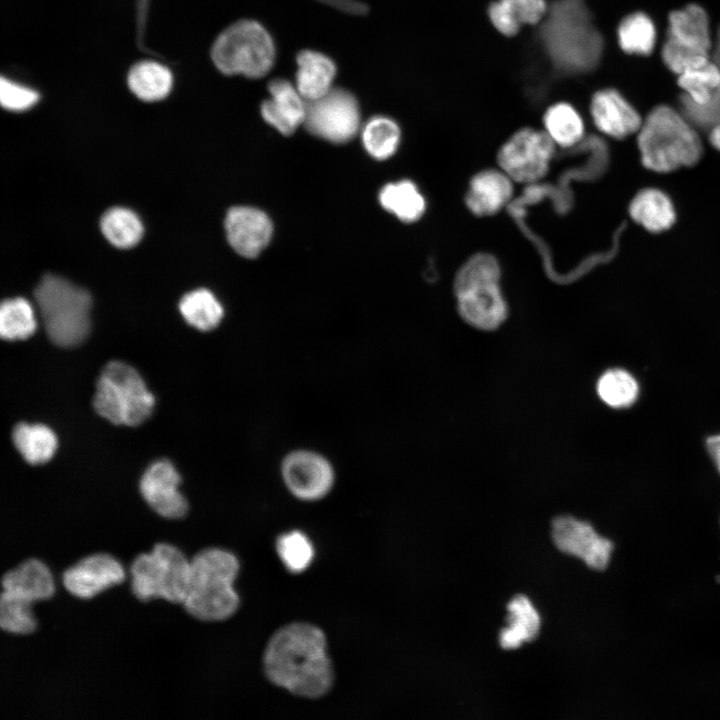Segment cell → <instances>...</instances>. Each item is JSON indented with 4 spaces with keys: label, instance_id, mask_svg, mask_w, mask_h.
Returning <instances> with one entry per match:
<instances>
[{
    "label": "cell",
    "instance_id": "40",
    "mask_svg": "<svg viewBox=\"0 0 720 720\" xmlns=\"http://www.w3.org/2000/svg\"><path fill=\"white\" fill-rule=\"evenodd\" d=\"M682 103L686 115L696 124L712 128L720 122V84L704 105H695L685 98H682Z\"/></svg>",
    "mask_w": 720,
    "mask_h": 720
},
{
    "label": "cell",
    "instance_id": "30",
    "mask_svg": "<svg viewBox=\"0 0 720 720\" xmlns=\"http://www.w3.org/2000/svg\"><path fill=\"white\" fill-rule=\"evenodd\" d=\"M545 132L555 144L569 147L583 137L584 123L578 111L569 103L551 105L543 117Z\"/></svg>",
    "mask_w": 720,
    "mask_h": 720
},
{
    "label": "cell",
    "instance_id": "17",
    "mask_svg": "<svg viewBox=\"0 0 720 720\" xmlns=\"http://www.w3.org/2000/svg\"><path fill=\"white\" fill-rule=\"evenodd\" d=\"M269 99L261 104L263 119L283 135H291L304 124L307 101L295 85L283 78H275L268 84Z\"/></svg>",
    "mask_w": 720,
    "mask_h": 720
},
{
    "label": "cell",
    "instance_id": "15",
    "mask_svg": "<svg viewBox=\"0 0 720 720\" xmlns=\"http://www.w3.org/2000/svg\"><path fill=\"white\" fill-rule=\"evenodd\" d=\"M181 478L173 466L166 460L152 463L143 473L139 489L149 507L165 519H181L186 516L189 505L178 486Z\"/></svg>",
    "mask_w": 720,
    "mask_h": 720
},
{
    "label": "cell",
    "instance_id": "35",
    "mask_svg": "<svg viewBox=\"0 0 720 720\" xmlns=\"http://www.w3.org/2000/svg\"><path fill=\"white\" fill-rule=\"evenodd\" d=\"M655 38L653 22L640 12L625 17L618 27L619 45L629 54H650L654 48Z\"/></svg>",
    "mask_w": 720,
    "mask_h": 720
},
{
    "label": "cell",
    "instance_id": "20",
    "mask_svg": "<svg viewBox=\"0 0 720 720\" xmlns=\"http://www.w3.org/2000/svg\"><path fill=\"white\" fill-rule=\"evenodd\" d=\"M513 180L502 170L487 169L475 174L465 195L467 208L476 216L499 212L513 194Z\"/></svg>",
    "mask_w": 720,
    "mask_h": 720
},
{
    "label": "cell",
    "instance_id": "36",
    "mask_svg": "<svg viewBox=\"0 0 720 720\" xmlns=\"http://www.w3.org/2000/svg\"><path fill=\"white\" fill-rule=\"evenodd\" d=\"M678 83L685 91L683 98L695 105H704L720 84V68L709 60L679 74Z\"/></svg>",
    "mask_w": 720,
    "mask_h": 720
},
{
    "label": "cell",
    "instance_id": "38",
    "mask_svg": "<svg viewBox=\"0 0 720 720\" xmlns=\"http://www.w3.org/2000/svg\"><path fill=\"white\" fill-rule=\"evenodd\" d=\"M33 603L1 591L0 628L2 631L26 636L37 629V620L33 613Z\"/></svg>",
    "mask_w": 720,
    "mask_h": 720
},
{
    "label": "cell",
    "instance_id": "5",
    "mask_svg": "<svg viewBox=\"0 0 720 720\" xmlns=\"http://www.w3.org/2000/svg\"><path fill=\"white\" fill-rule=\"evenodd\" d=\"M638 145L643 164L657 172L690 166L697 162L702 153L695 130L668 106L656 107L642 122Z\"/></svg>",
    "mask_w": 720,
    "mask_h": 720
},
{
    "label": "cell",
    "instance_id": "8",
    "mask_svg": "<svg viewBox=\"0 0 720 720\" xmlns=\"http://www.w3.org/2000/svg\"><path fill=\"white\" fill-rule=\"evenodd\" d=\"M276 57L274 40L256 20L243 19L227 27L215 40L211 58L226 75L257 79L272 69Z\"/></svg>",
    "mask_w": 720,
    "mask_h": 720
},
{
    "label": "cell",
    "instance_id": "21",
    "mask_svg": "<svg viewBox=\"0 0 720 720\" xmlns=\"http://www.w3.org/2000/svg\"><path fill=\"white\" fill-rule=\"evenodd\" d=\"M666 43L688 51L709 54L711 38L704 9L693 4L672 12Z\"/></svg>",
    "mask_w": 720,
    "mask_h": 720
},
{
    "label": "cell",
    "instance_id": "6",
    "mask_svg": "<svg viewBox=\"0 0 720 720\" xmlns=\"http://www.w3.org/2000/svg\"><path fill=\"white\" fill-rule=\"evenodd\" d=\"M49 339L57 346L80 345L90 331L91 296L68 280L46 275L34 291Z\"/></svg>",
    "mask_w": 720,
    "mask_h": 720
},
{
    "label": "cell",
    "instance_id": "3",
    "mask_svg": "<svg viewBox=\"0 0 720 720\" xmlns=\"http://www.w3.org/2000/svg\"><path fill=\"white\" fill-rule=\"evenodd\" d=\"M239 560L231 551L207 547L190 559V581L183 602L185 611L202 622H221L239 609L240 597L234 588Z\"/></svg>",
    "mask_w": 720,
    "mask_h": 720
},
{
    "label": "cell",
    "instance_id": "33",
    "mask_svg": "<svg viewBox=\"0 0 720 720\" xmlns=\"http://www.w3.org/2000/svg\"><path fill=\"white\" fill-rule=\"evenodd\" d=\"M401 138L398 124L386 116L371 118L362 129L366 151L375 159L385 160L397 150Z\"/></svg>",
    "mask_w": 720,
    "mask_h": 720
},
{
    "label": "cell",
    "instance_id": "9",
    "mask_svg": "<svg viewBox=\"0 0 720 720\" xmlns=\"http://www.w3.org/2000/svg\"><path fill=\"white\" fill-rule=\"evenodd\" d=\"M155 399L139 373L121 361L102 369L93 398L95 411L115 425L137 426L152 413Z\"/></svg>",
    "mask_w": 720,
    "mask_h": 720
},
{
    "label": "cell",
    "instance_id": "4",
    "mask_svg": "<svg viewBox=\"0 0 720 720\" xmlns=\"http://www.w3.org/2000/svg\"><path fill=\"white\" fill-rule=\"evenodd\" d=\"M500 277V265L488 253L471 256L457 271L453 285L457 310L471 327L494 331L507 319L508 306Z\"/></svg>",
    "mask_w": 720,
    "mask_h": 720
},
{
    "label": "cell",
    "instance_id": "25",
    "mask_svg": "<svg viewBox=\"0 0 720 720\" xmlns=\"http://www.w3.org/2000/svg\"><path fill=\"white\" fill-rule=\"evenodd\" d=\"M631 217L651 232L668 229L675 220V211L669 197L657 189L639 192L630 205Z\"/></svg>",
    "mask_w": 720,
    "mask_h": 720
},
{
    "label": "cell",
    "instance_id": "32",
    "mask_svg": "<svg viewBox=\"0 0 720 720\" xmlns=\"http://www.w3.org/2000/svg\"><path fill=\"white\" fill-rule=\"evenodd\" d=\"M100 226L106 239L118 248L133 247L143 235L139 217L123 207L107 210L101 218Z\"/></svg>",
    "mask_w": 720,
    "mask_h": 720
},
{
    "label": "cell",
    "instance_id": "39",
    "mask_svg": "<svg viewBox=\"0 0 720 720\" xmlns=\"http://www.w3.org/2000/svg\"><path fill=\"white\" fill-rule=\"evenodd\" d=\"M38 99L39 95L34 90L6 78H1L0 100L4 108L12 111H23L33 106Z\"/></svg>",
    "mask_w": 720,
    "mask_h": 720
},
{
    "label": "cell",
    "instance_id": "22",
    "mask_svg": "<svg viewBox=\"0 0 720 720\" xmlns=\"http://www.w3.org/2000/svg\"><path fill=\"white\" fill-rule=\"evenodd\" d=\"M296 61L295 86L307 102L324 96L333 88L337 68L329 56L315 50H302Z\"/></svg>",
    "mask_w": 720,
    "mask_h": 720
},
{
    "label": "cell",
    "instance_id": "28",
    "mask_svg": "<svg viewBox=\"0 0 720 720\" xmlns=\"http://www.w3.org/2000/svg\"><path fill=\"white\" fill-rule=\"evenodd\" d=\"M131 91L145 101L164 98L172 86L170 70L156 62L144 61L132 67L128 75Z\"/></svg>",
    "mask_w": 720,
    "mask_h": 720
},
{
    "label": "cell",
    "instance_id": "13",
    "mask_svg": "<svg viewBox=\"0 0 720 720\" xmlns=\"http://www.w3.org/2000/svg\"><path fill=\"white\" fill-rule=\"evenodd\" d=\"M551 535L556 547L582 559L595 570H604L614 548L612 541L598 535L593 526L570 515H559L551 521Z\"/></svg>",
    "mask_w": 720,
    "mask_h": 720
},
{
    "label": "cell",
    "instance_id": "19",
    "mask_svg": "<svg viewBox=\"0 0 720 720\" xmlns=\"http://www.w3.org/2000/svg\"><path fill=\"white\" fill-rule=\"evenodd\" d=\"M591 115L596 127L614 138L629 136L642 124L637 111L614 89H603L593 95Z\"/></svg>",
    "mask_w": 720,
    "mask_h": 720
},
{
    "label": "cell",
    "instance_id": "27",
    "mask_svg": "<svg viewBox=\"0 0 720 720\" xmlns=\"http://www.w3.org/2000/svg\"><path fill=\"white\" fill-rule=\"evenodd\" d=\"M379 201L385 210L405 223L417 221L426 208L423 195L409 180L385 185L379 193Z\"/></svg>",
    "mask_w": 720,
    "mask_h": 720
},
{
    "label": "cell",
    "instance_id": "12",
    "mask_svg": "<svg viewBox=\"0 0 720 720\" xmlns=\"http://www.w3.org/2000/svg\"><path fill=\"white\" fill-rule=\"evenodd\" d=\"M280 476L287 491L304 502L325 498L336 482L333 463L322 453L308 448H296L284 455Z\"/></svg>",
    "mask_w": 720,
    "mask_h": 720
},
{
    "label": "cell",
    "instance_id": "42",
    "mask_svg": "<svg viewBox=\"0 0 720 720\" xmlns=\"http://www.w3.org/2000/svg\"><path fill=\"white\" fill-rule=\"evenodd\" d=\"M706 447L720 473V434L708 437Z\"/></svg>",
    "mask_w": 720,
    "mask_h": 720
},
{
    "label": "cell",
    "instance_id": "11",
    "mask_svg": "<svg viewBox=\"0 0 720 720\" xmlns=\"http://www.w3.org/2000/svg\"><path fill=\"white\" fill-rule=\"evenodd\" d=\"M555 145L545 131L523 128L501 146L497 161L513 181L532 183L546 175Z\"/></svg>",
    "mask_w": 720,
    "mask_h": 720
},
{
    "label": "cell",
    "instance_id": "24",
    "mask_svg": "<svg viewBox=\"0 0 720 720\" xmlns=\"http://www.w3.org/2000/svg\"><path fill=\"white\" fill-rule=\"evenodd\" d=\"M508 627L501 630L499 643L503 649H514L534 640L540 631V616L523 594L514 596L507 605Z\"/></svg>",
    "mask_w": 720,
    "mask_h": 720
},
{
    "label": "cell",
    "instance_id": "10",
    "mask_svg": "<svg viewBox=\"0 0 720 720\" xmlns=\"http://www.w3.org/2000/svg\"><path fill=\"white\" fill-rule=\"evenodd\" d=\"M304 125L326 141L348 142L360 129L358 101L348 90L333 87L324 96L307 102Z\"/></svg>",
    "mask_w": 720,
    "mask_h": 720
},
{
    "label": "cell",
    "instance_id": "31",
    "mask_svg": "<svg viewBox=\"0 0 720 720\" xmlns=\"http://www.w3.org/2000/svg\"><path fill=\"white\" fill-rule=\"evenodd\" d=\"M600 400L615 409L630 407L637 400L639 385L635 377L621 368H611L600 375L596 383Z\"/></svg>",
    "mask_w": 720,
    "mask_h": 720
},
{
    "label": "cell",
    "instance_id": "7",
    "mask_svg": "<svg viewBox=\"0 0 720 720\" xmlns=\"http://www.w3.org/2000/svg\"><path fill=\"white\" fill-rule=\"evenodd\" d=\"M129 573L131 592L137 600L183 604L190 581V560L176 545L159 542L150 552L134 558Z\"/></svg>",
    "mask_w": 720,
    "mask_h": 720
},
{
    "label": "cell",
    "instance_id": "44",
    "mask_svg": "<svg viewBox=\"0 0 720 720\" xmlns=\"http://www.w3.org/2000/svg\"><path fill=\"white\" fill-rule=\"evenodd\" d=\"M714 62L720 68V28L717 32L715 48H714Z\"/></svg>",
    "mask_w": 720,
    "mask_h": 720
},
{
    "label": "cell",
    "instance_id": "34",
    "mask_svg": "<svg viewBox=\"0 0 720 720\" xmlns=\"http://www.w3.org/2000/svg\"><path fill=\"white\" fill-rule=\"evenodd\" d=\"M36 319L31 304L24 298L7 299L0 308V334L8 341L23 340L36 330Z\"/></svg>",
    "mask_w": 720,
    "mask_h": 720
},
{
    "label": "cell",
    "instance_id": "43",
    "mask_svg": "<svg viewBox=\"0 0 720 720\" xmlns=\"http://www.w3.org/2000/svg\"><path fill=\"white\" fill-rule=\"evenodd\" d=\"M710 141L720 151V122L711 128Z\"/></svg>",
    "mask_w": 720,
    "mask_h": 720
},
{
    "label": "cell",
    "instance_id": "14",
    "mask_svg": "<svg viewBox=\"0 0 720 720\" xmlns=\"http://www.w3.org/2000/svg\"><path fill=\"white\" fill-rule=\"evenodd\" d=\"M64 589L78 599L88 600L122 584L126 571L121 562L107 552L84 556L67 567L61 576Z\"/></svg>",
    "mask_w": 720,
    "mask_h": 720
},
{
    "label": "cell",
    "instance_id": "37",
    "mask_svg": "<svg viewBox=\"0 0 720 720\" xmlns=\"http://www.w3.org/2000/svg\"><path fill=\"white\" fill-rule=\"evenodd\" d=\"M276 552L285 568L294 574L308 569L315 555L312 541L300 530L281 534L276 541Z\"/></svg>",
    "mask_w": 720,
    "mask_h": 720
},
{
    "label": "cell",
    "instance_id": "26",
    "mask_svg": "<svg viewBox=\"0 0 720 720\" xmlns=\"http://www.w3.org/2000/svg\"><path fill=\"white\" fill-rule=\"evenodd\" d=\"M12 440L21 456L32 465L50 460L57 448L54 432L43 424H16L12 431Z\"/></svg>",
    "mask_w": 720,
    "mask_h": 720
},
{
    "label": "cell",
    "instance_id": "16",
    "mask_svg": "<svg viewBox=\"0 0 720 720\" xmlns=\"http://www.w3.org/2000/svg\"><path fill=\"white\" fill-rule=\"evenodd\" d=\"M228 242L241 256L255 258L269 243L273 226L261 210L248 206L231 208L225 219Z\"/></svg>",
    "mask_w": 720,
    "mask_h": 720
},
{
    "label": "cell",
    "instance_id": "18",
    "mask_svg": "<svg viewBox=\"0 0 720 720\" xmlns=\"http://www.w3.org/2000/svg\"><path fill=\"white\" fill-rule=\"evenodd\" d=\"M2 591L31 603L48 600L56 592L49 567L38 558H27L1 577Z\"/></svg>",
    "mask_w": 720,
    "mask_h": 720
},
{
    "label": "cell",
    "instance_id": "1",
    "mask_svg": "<svg viewBox=\"0 0 720 720\" xmlns=\"http://www.w3.org/2000/svg\"><path fill=\"white\" fill-rule=\"evenodd\" d=\"M263 668L273 685L302 698H321L334 683L326 636L306 622L289 623L273 633L264 650Z\"/></svg>",
    "mask_w": 720,
    "mask_h": 720
},
{
    "label": "cell",
    "instance_id": "29",
    "mask_svg": "<svg viewBox=\"0 0 720 720\" xmlns=\"http://www.w3.org/2000/svg\"><path fill=\"white\" fill-rule=\"evenodd\" d=\"M179 309L187 323L200 331L215 329L224 316L221 303L207 289L185 294L179 302Z\"/></svg>",
    "mask_w": 720,
    "mask_h": 720
},
{
    "label": "cell",
    "instance_id": "23",
    "mask_svg": "<svg viewBox=\"0 0 720 720\" xmlns=\"http://www.w3.org/2000/svg\"><path fill=\"white\" fill-rule=\"evenodd\" d=\"M546 0H497L488 8L492 25L505 36H514L522 25L541 22L547 12Z\"/></svg>",
    "mask_w": 720,
    "mask_h": 720
},
{
    "label": "cell",
    "instance_id": "41",
    "mask_svg": "<svg viewBox=\"0 0 720 720\" xmlns=\"http://www.w3.org/2000/svg\"><path fill=\"white\" fill-rule=\"evenodd\" d=\"M343 12L350 14H364L367 11L366 5L356 0H318Z\"/></svg>",
    "mask_w": 720,
    "mask_h": 720
},
{
    "label": "cell",
    "instance_id": "2",
    "mask_svg": "<svg viewBox=\"0 0 720 720\" xmlns=\"http://www.w3.org/2000/svg\"><path fill=\"white\" fill-rule=\"evenodd\" d=\"M543 20L540 38L560 72L585 73L597 66L603 40L583 0H557Z\"/></svg>",
    "mask_w": 720,
    "mask_h": 720
}]
</instances>
